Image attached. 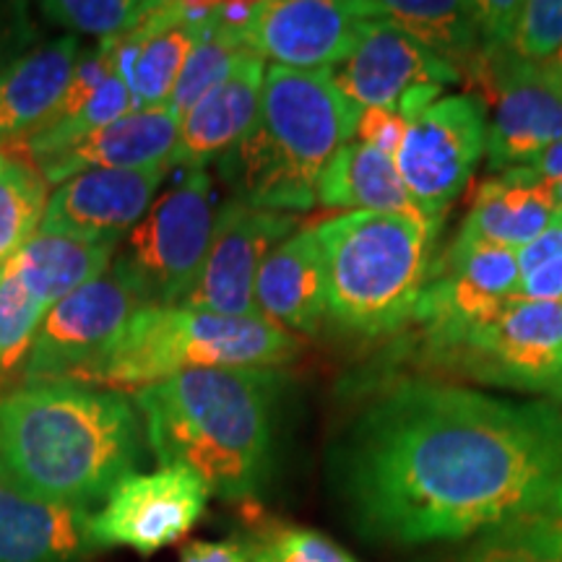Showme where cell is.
<instances>
[{
  "label": "cell",
  "instance_id": "1",
  "mask_svg": "<svg viewBox=\"0 0 562 562\" xmlns=\"http://www.w3.org/2000/svg\"><path fill=\"white\" fill-rule=\"evenodd\" d=\"M331 474L370 542L467 539L521 516L562 482V404L398 381L347 427Z\"/></svg>",
  "mask_w": 562,
  "mask_h": 562
},
{
  "label": "cell",
  "instance_id": "2",
  "mask_svg": "<svg viewBox=\"0 0 562 562\" xmlns=\"http://www.w3.org/2000/svg\"><path fill=\"white\" fill-rule=\"evenodd\" d=\"M131 396L76 381L21 383L0 396V484L94 510L144 461Z\"/></svg>",
  "mask_w": 562,
  "mask_h": 562
},
{
  "label": "cell",
  "instance_id": "3",
  "mask_svg": "<svg viewBox=\"0 0 562 562\" xmlns=\"http://www.w3.org/2000/svg\"><path fill=\"white\" fill-rule=\"evenodd\" d=\"M281 370H191L131 393L159 467H182L227 503H252L273 463Z\"/></svg>",
  "mask_w": 562,
  "mask_h": 562
},
{
  "label": "cell",
  "instance_id": "4",
  "mask_svg": "<svg viewBox=\"0 0 562 562\" xmlns=\"http://www.w3.org/2000/svg\"><path fill=\"white\" fill-rule=\"evenodd\" d=\"M360 108L326 70L266 68L256 123L216 161L232 199L269 211H311L323 167L355 136Z\"/></svg>",
  "mask_w": 562,
  "mask_h": 562
},
{
  "label": "cell",
  "instance_id": "5",
  "mask_svg": "<svg viewBox=\"0 0 562 562\" xmlns=\"http://www.w3.org/2000/svg\"><path fill=\"white\" fill-rule=\"evenodd\" d=\"M313 229L326 263L328 323L368 339L412 323L432 271L435 224L344 211Z\"/></svg>",
  "mask_w": 562,
  "mask_h": 562
},
{
  "label": "cell",
  "instance_id": "6",
  "mask_svg": "<svg viewBox=\"0 0 562 562\" xmlns=\"http://www.w3.org/2000/svg\"><path fill=\"white\" fill-rule=\"evenodd\" d=\"M297 355V336L266 318L138 307L108 355L70 381L133 393L191 370H279Z\"/></svg>",
  "mask_w": 562,
  "mask_h": 562
},
{
  "label": "cell",
  "instance_id": "7",
  "mask_svg": "<svg viewBox=\"0 0 562 562\" xmlns=\"http://www.w3.org/2000/svg\"><path fill=\"white\" fill-rule=\"evenodd\" d=\"M422 349L440 372L495 389L544 393L554 402L562 385V305L516 297L456 331L422 336Z\"/></svg>",
  "mask_w": 562,
  "mask_h": 562
},
{
  "label": "cell",
  "instance_id": "8",
  "mask_svg": "<svg viewBox=\"0 0 562 562\" xmlns=\"http://www.w3.org/2000/svg\"><path fill=\"white\" fill-rule=\"evenodd\" d=\"M216 209L209 170L182 172L117 245L110 277L140 307L180 305L206 258Z\"/></svg>",
  "mask_w": 562,
  "mask_h": 562
},
{
  "label": "cell",
  "instance_id": "9",
  "mask_svg": "<svg viewBox=\"0 0 562 562\" xmlns=\"http://www.w3.org/2000/svg\"><path fill=\"white\" fill-rule=\"evenodd\" d=\"M484 146L487 110L474 94L440 97L409 117L396 167L422 216L435 227L472 180Z\"/></svg>",
  "mask_w": 562,
  "mask_h": 562
},
{
  "label": "cell",
  "instance_id": "10",
  "mask_svg": "<svg viewBox=\"0 0 562 562\" xmlns=\"http://www.w3.org/2000/svg\"><path fill=\"white\" fill-rule=\"evenodd\" d=\"M294 232V214L227 199L216 209L206 258L180 307L232 318H263L256 305L258 273L273 248Z\"/></svg>",
  "mask_w": 562,
  "mask_h": 562
},
{
  "label": "cell",
  "instance_id": "11",
  "mask_svg": "<svg viewBox=\"0 0 562 562\" xmlns=\"http://www.w3.org/2000/svg\"><path fill=\"white\" fill-rule=\"evenodd\" d=\"M209 497L206 484L182 467L128 474L91 516V533L102 550L125 547L151 558L193 531Z\"/></svg>",
  "mask_w": 562,
  "mask_h": 562
},
{
  "label": "cell",
  "instance_id": "12",
  "mask_svg": "<svg viewBox=\"0 0 562 562\" xmlns=\"http://www.w3.org/2000/svg\"><path fill=\"white\" fill-rule=\"evenodd\" d=\"M467 76L497 97L484 146L492 172L531 165L562 140V89L542 68L510 55H480Z\"/></svg>",
  "mask_w": 562,
  "mask_h": 562
},
{
  "label": "cell",
  "instance_id": "13",
  "mask_svg": "<svg viewBox=\"0 0 562 562\" xmlns=\"http://www.w3.org/2000/svg\"><path fill=\"white\" fill-rule=\"evenodd\" d=\"M138 307L110 271L68 294L40 326L21 383L70 381L91 368L108 355Z\"/></svg>",
  "mask_w": 562,
  "mask_h": 562
},
{
  "label": "cell",
  "instance_id": "14",
  "mask_svg": "<svg viewBox=\"0 0 562 562\" xmlns=\"http://www.w3.org/2000/svg\"><path fill=\"white\" fill-rule=\"evenodd\" d=\"M360 0H258L248 50L273 66L328 70L368 37Z\"/></svg>",
  "mask_w": 562,
  "mask_h": 562
},
{
  "label": "cell",
  "instance_id": "15",
  "mask_svg": "<svg viewBox=\"0 0 562 562\" xmlns=\"http://www.w3.org/2000/svg\"><path fill=\"white\" fill-rule=\"evenodd\" d=\"M167 172L170 165L76 175L50 193L40 232L117 248L157 201Z\"/></svg>",
  "mask_w": 562,
  "mask_h": 562
},
{
  "label": "cell",
  "instance_id": "16",
  "mask_svg": "<svg viewBox=\"0 0 562 562\" xmlns=\"http://www.w3.org/2000/svg\"><path fill=\"white\" fill-rule=\"evenodd\" d=\"M326 74L334 87L360 110H398L404 97H409L414 89L446 87L461 79L451 63L435 58L404 32L383 21H372L362 45Z\"/></svg>",
  "mask_w": 562,
  "mask_h": 562
},
{
  "label": "cell",
  "instance_id": "17",
  "mask_svg": "<svg viewBox=\"0 0 562 562\" xmlns=\"http://www.w3.org/2000/svg\"><path fill=\"white\" fill-rule=\"evenodd\" d=\"M266 68L269 63L261 55L245 53L227 79L182 117L170 170H206L240 144L261 108Z\"/></svg>",
  "mask_w": 562,
  "mask_h": 562
},
{
  "label": "cell",
  "instance_id": "18",
  "mask_svg": "<svg viewBox=\"0 0 562 562\" xmlns=\"http://www.w3.org/2000/svg\"><path fill=\"white\" fill-rule=\"evenodd\" d=\"M258 313L290 334L315 336L328 323L326 263L313 227L277 245L256 281Z\"/></svg>",
  "mask_w": 562,
  "mask_h": 562
},
{
  "label": "cell",
  "instance_id": "19",
  "mask_svg": "<svg viewBox=\"0 0 562 562\" xmlns=\"http://www.w3.org/2000/svg\"><path fill=\"white\" fill-rule=\"evenodd\" d=\"M216 3L157 0L149 19L131 32L138 42L128 89L133 110H159L170 102L182 68L214 19Z\"/></svg>",
  "mask_w": 562,
  "mask_h": 562
},
{
  "label": "cell",
  "instance_id": "20",
  "mask_svg": "<svg viewBox=\"0 0 562 562\" xmlns=\"http://www.w3.org/2000/svg\"><path fill=\"white\" fill-rule=\"evenodd\" d=\"M180 123L167 108L133 110L121 121L104 125L58 157L42 161L37 170L47 186L91 170H140V167L170 165Z\"/></svg>",
  "mask_w": 562,
  "mask_h": 562
},
{
  "label": "cell",
  "instance_id": "21",
  "mask_svg": "<svg viewBox=\"0 0 562 562\" xmlns=\"http://www.w3.org/2000/svg\"><path fill=\"white\" fill-rule=\"evenodd\" d=\"M91 516L0 484V562H87L102 552Z\"/></svg>",
  "mask_w": 562,
  "mask_h": 562
},
{
  "label": "cell",
  "instance_id": "22",
  "mask_svg": "<svg viewBox=\"0 0 562 562\" xmlns=\"http://www.w3.org/2000/svg\"><path fill=\"white\" fill-rule=\"evenodd\" d=\"M562 214L550 182L526 167H513L476 188L459 240L521 250Z\"/></svg>",
  "mask_w": 562,
  "mask_h": 562
},
{
  "label": "cell",
  "instance_id": "23",
  "mask_svg": "<svg viewBox=\"0 0 562 562\" xmlns=\"http://www.w3.org/2000/svg\"><path fill=\"white\" fill-rule=\"evenodd\" d=\"M79 53V37L66 34L40 42L0 76V140H24L53 115Z\"/></svg>",
  "mask_w": 562,
  "mask_h": 562
},
{
  "label": "cell",
  "instance_id": "24",
  "mask_svg": "<svg viewBox=\"0 0 562 562\" xmlns=\"http://www.w3.org/2000/svg\"><path fill=\"white\" fill-rule=\"evenodd\" d=\"M315 203L326 209L372 211V214H402L412 220H425L406 191L396 159L385 157L360 140H347L323 167L318 186H315Z\"/></svg>",
  "mask_w": 562,
  "mask_h": 562
},
{
  "label": "cell",
  "instance_id": "25",
  "mask_svg": "<svg viewBox=\"0 0 562 562\" xmlns=\"http://www.w3.org/2000/svg\"><path fill=\"white\" fill-rule=\"evenodd\" d=\"M362 13L372 21H383L393 30L432 53L435 58L451 63L461 79L480 55V30H476L474 3L456 0H360Z\"/></svg>",
  "mask_w": 562,
  "mask_h": 562
},
{
  "label": "cell",
  "instance_id": "26",
  "mask_svg": "<svg viewBox=\"0 0 562 562\" xmlns=\"http://www.w3.org/2000/svg\"><path fill=\"white\" fill-rule=\"evenodd\" d=\"M60 300L16 258L0 269V396L21 383L40 326Z\"/></svg>",
  "mask_w": 562,
  "mask_h": 562
},
{
  "label": "cell",
  "instance_id": "27",
  "mask_svg": "<svg viewBox=\"0 0 562 562\" xmlns=\"http://www.w3.org/2000/svg\"><path fill=\"white\" fill-rule=\"evenodd\" d=\"M47 188L30 159L0 151V269L40 232Z\"/></svg>",
  "mask_w": 562,
  "mask_h": 562
},
{
  "label": "cell",
  "instance_id": "28",
  "mask_svg": "<svg viewBox=\"0 0 562 562\" xmlns=\"http://www.w3.org/2000/svg\"><path fill=\"white\" fill-rule=\"evenodd\" d=\"M128 112H133V97L128 83L117 74H112L108 83L97 91L94 100L87 108H81L68 121L42 125V128L21 140V149L30 154V161L34 167H40L42 161L58 157V154L76 146L79 140L91 136V133L104 128V125L121 121Z\"/></svg>",
  "mask_w": 562,
  "mask_h": 562
},
{
  "label": "cell",
  "instance_id": "29",
  "mask_svg": "<svg viewBox=\"0 0 562 562\" xmlns=\"http://www.w3.org/2000/svg\"><path fill=\"white\" fill-rule=\"evenodd\" d=\"M480 550L562 562V482L521 516L484 531Z\"/></svg>",
  "mask_w": 562,
  "mask_h": 562
},
{
  "label": "cell",
  "instance_id": "30",
  "mask_svg": "<svg viewBox=\"0 0 562 562\" xmlns=\"http://www.w3.org/2000/svg\"><path fill=\"white\" fill-rule=\"evenodd\" d=\"M435 269L453 273L463 284L472 286L474 292L484 297L505 302L518 297L521 286V273H518L516 250L501 248V245L459 240L456 237L451 248L438 263L432 261Z\"/></svg>",
  "mask_w": 562,
  "mask_h": 562
},
{
  "label": "cell",
  "instance_id": "31",
  "mask_svg": "<svg viewBox=\"0 0 562 562\" xmlns=\"http://www.w3.org/2000/svg\"><path fill=\"white\" fill-rule=\"evenodd\" d=\"M154 5L157 0H47L40 11L74 37L91 34V37L112 40L136 32L149 19Z\"/></svg>",
  "mask_w": 562,
  "mask_h": 562
},
{
  "label": "cell",
  "instance_id": "32",
  "mask_svg": "<svg viewBox=\"0 0 562 562\" xmlns=\"http://www.w3.org/2000/svg\"><path fill=\"white\" fill-rule=\"evenodd\" d=\"M245 53H250L248 47L227 37V34L216 32L209 24V30L201 34L199 45L193 47L191 58L182 68L178 83H175L170 102H167V110L172 112L175 121L180 123L211 89L220 87Z\"/></svg>",
  "mask_w": 562,
  "mask_h": 562
},
{
  "label": "cell",
  "instance_id": "33",
  "mask_svg": "<svg viewBox=\"0 0 562 562\" xmlns=\"http://www.w3.org/2000/svg\"><path fill=\"white\" fill-rule=\"evenodd\" d=\"M256 562H357L326 533L284 521H263L245 533Z\"/></svg>",
  "mask_w": 562,
  "mask_h": 562
},
{
  "label": "cell",
  "instance_id": "34",
  "mask_svg": "<svg viewBox=\"0 0 562 562\" xmlns=\"http://www.w3.org/2000/svg\"><path fill=\"white\" fill-rule=\"evenodd\" d=\"M562 47V0H526L513 21L510 58L542 66Z\"/></svg>",
  "mask_w": 562,
  "mask_h": 562
},
{
  "label": "cell",
  "instance_id": "35",
  "mask_svg": "<svg viewBox=\"0 0 562 562\" xmlns=\"http://www.w3.org/2000/svg\"><path fill=\"white\" fill-rule=\"evenodd\" d=\"M521 286L518 297L562 305V214L537 240L516 250Z\"/></svg>",
  "mask_w": 562,
  "mask_h": 562
},
{
  "label": "cell",
  "instance_id": "36",
  "mask_svg": "<svg viewBox=\"0 0 562 562\" xmlns=\"http://www.w3.org/2000/svg\"><path fill=\"white\" fill-rule=\"evenodd\" d=\"M40 45V32L26 3H0V76Z\"/></svg>",
  "mask_w": 562,
  "mask_h": 562
},
{
  "label": "cell",
  "instance_id": "37",
  "mask_svg": "<svg viewBox=\"0 0 562 562\" xmlns=\"http://www.w3.org/2000/svg\"><path fill=\"white\" fill-rule=\"evenodd\" d=\"M406 123L404 115H398L396 110H383V108H368L360 110L355 125V136L351 140H360L364 146H372L385 157L396 159L402 151L404 138H406Z\"/></svg>",
  "mask_w": 562,
  "mask_h": 562
},
{
  "label": "cell",
  "instance_id": "38",
  "mask_svg": "<svg viewBox=\"0 0 562 562\" xmlns=\"http://www.w3.org/2000/svg\"><path fill=\"white\" fill-rule=\"evenodd\" d=\"M178 562H256L248 542L243 537L229 539H193L182 544L178 552Z\"/></svg>",
  "mask_w": 562,
  "mask_h": 562
},
{
  "label": "cell",
  "instance_id": "39",
  "mask_svg": "<svg viewBox=\"0 0 562 562\" xmlns=\"http://www.w3.org/2000/svg\"><path fill=\"white\" fill-rule=\"evenodd\" d=\"M529 167L539 175V178L550 182L554 201H558V206L562 209V140L550 146L544 154H539Z\"/></svg>",
  "mask_w": 562,
  "mask_h": 562
},
{
  "label": "cell",
  "instance_id": "40",
  "mask_svg": "<svg viewBox=\"0 0 562 562\" xmlns=\"http://www.w3.org/2000/svg\"><path fill=\"white\" fill-rule=\"evenodd\" d=\"M463 562H547V560H531V558H521V554H505V552H487L480 550L474 558L463 560Z\"/></svg>",
  "mask_w": 562,
  "mask_h": 562
},
{
  "label": "cell",
  "instance_id": "41",
  "mask_svg": "<svg viewBox=\"0 0 562 562\" xmlns=\"http://www.w3.org/2000/svg\"><path fill=\"white\" fill-rule=\"evenodd\" d=\"M539 68H542V74L554 83V87L562 89V47L552 55L550 60L542 63V66H539Z\"/></svg>",
  "mask_w": 562,
  "mask_h": 562
},
{
  "label": "cell",
  "instance_id": "42",
  "mask_svg": "<svg viewBox=\"0 0 562 562\" xmlns=\"http://www.w3.org/2000/svg\"><path fill=\"white\" fill-rule=\"evenodd\" d=\"M554 402L562 404V385H560V393H558V398H554Z\"/></svg>",
  "mask_w": 562,
  "mask_h": 562
}]
</instances>
